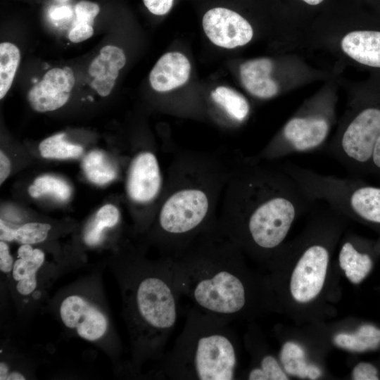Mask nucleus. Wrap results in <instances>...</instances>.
<instances>
[{"mask_svg": "<svg viewBox=\"0 0 380 380\" xmlns=\"http://www.w3.org/2000/svg\"><path fill=\"white\" fill-rule=\"evenodd\" d=\"M312 199L283 166L253 157L231 165L217 217L221 231L241 250L278 248Z\"/></svg>", "mask_w": 380, "mask_h": 380, "instance_id": "1", "label": "nucleus"}, {"mask_svg": "<svg viewBox=\"0 0 380 380\" xmlns=\"http://www.w3.org/2000/svg\"><path fill=\"white\" fill-rule=\"evenodd\" d=\"M145 246L125 243L108 261L121 295L122 316L130 344L124 376L144 379L143 367L160 361L179 316L181 294L170 257L151 260Z\"/></svg>", "mask_w": 380, "mask_h": 380, "instance_id": "2", "label": "nucleus"}, {"mask_svg": "<svg viewBox=\"0 0 380 380\" xmlns=\"http://www.w3.org/2000/svg\"><path fill=\"white\" fill-rule=\"evenodd\" d=\"M231 165L217 156L182 151L169 167L162 198L146 241L173 257L217 221Z\"/></svg>", "mask_w": 380, "mask_h": 380, "instance_id": "3", "label": "nucleus"}, {"mask_svg": "<svg viewBox=\"0 0 380 380\" xmlns=\"http://www.w3.org/2000/svg\"><path fill=\"white\" fill-rule=\"evenodd\" d=\"M241 251L217 221L170 257L175 287L203 312L232 320L243 315L250 298Z\"/></svg>", "mask_w": 380, "mask_h": 380, "instance_id": "4", "label": "nucleus"}, {"mask_svg": "<svg viewBox=\"0 0 380 380\" xmlns=\"http://www.w3.org/2000/svg\"><path fill=\"white\" fill-rule=\"evenodd\" d=\"M231 321L195 306L191 308L174 346L144 379H236L238 353Z\"/></svg>", "mask_w": 380, "mask_h": 380, "instance_id": "5", "label": "nucleus"}, {"mask_svg": "<svg viewBox=\"0 0 380 380\" xmlns=\"http://www.w3.org/2000/svg\"><path fill=\"white\" fill-rule=\"evenodd\" d=\"M100 264L64 286L50 297L46 310L70 336L87 341L110 359L115 373L123 376V347L113 322Z\"/></svg>", "mask_w": 380, "mask_h": 380, "instance_id": "6", "label": "nucleus"}, {"mask_svg": "<svg viewBox=\"0 0 380 380\" xmlns=\"http://www.w3.org/2000/svg\"><path fill=\"white\" fill-rule=\"evenodd\" d=\"M37 246L20 244L12 271L3 281L18 319L23 324L46 310L54 282L75 270L68 260L49 261L45 251Z\"/></svg>", "mask_w": 380, "mask_h": 380, "instance_id": "7", "label": "nucleus"}, {"mask_svg": "<svg viewBox=\"0 0 380 380\" xmlns=\"http://www.w3.org/2000/svg\"><path fill=\"white\" fill-rule=\"evenodd\" d=\"M165 186L160 165L151 149L139 150L132 157L126 177V193L137 210H143V229L147 227L144 213L148 210L153 220Z\"/></svg>", "mask_w": 380, "mask_h": 380, "instance_id": "8", "label": "nucleus"}, {"mask_svg": "<svg viewBox=\"0 0 380 380\" xmlns=\"http://www.w3.org/2000/svg\"><path fill=\"white\" fill-rule=\"evenodd\" d=\"M380 132V109L367 108L360 111L344 129L329 152L349 168L371 162Z\"/></svg>", "mask_w": 380, "mask_h": 380, "instance_id": "9", "label": "nucleus"}, {"mask_svg": "<svg viewBox=\"0 0 380 380\" xmlns=\"http://www.w3.org/2000/svg\"><path fill=\"white\" fill-rule=\"evenodd\" d=\"M329 262V252L322 245L309 246L302 254L293 272L290 290L294 299L307 303L322 290Z\"/></svg>", "mask_w": 380, "mask_h": 380, "instance_id": "10", "label": "nucleus"}, {"mask_svg": "<svg viewBox=\"0 0 380 380\" xmlns=\"http://www.w3.org/2000/svg\"><path fill=\"white\" fill-rule=\"evenodd\" d=\"M202 25L208 39L216 46L226 49L241 46L253 35L250 23L238 13L223 7L208 10Z\"/></svg>", "mask_w": 380, "mask_h": 380, "instance_id": "11", "label": "nucleus"}, {"mask_svg": "<svg viewBox=\"0 0 380 380\" xmlns=\"http://www.w3.org/2000/svg\"><path fill=\"white\" fill-rule=\"evenodd\" d=\"M75 82L73 71L68 66L48 70L27 93L31 108L39 113L60 108L68 101Z\"/></svg>", "mask_w": 380, "mask_h": 380, "instance_id": "12", "label": "nucleus"}, {"mask_svg": "<svg viewBox=\"0 0 380 380\" xmlns=\"http://www.w3.org/2000/svg\"><path fill=\"white\" fill-rule=\"evenodd\" d=\"M191 64L179 52H168L162 56L149 75L152 88L158 92H166L184 84L189 78Z\"/></svg>", "mask_w": 380, "mask_h": 380, "instance_id": "13", "label": "nucleus"}, {"mask_svg": "<svg viewBox=\"0 0 380 380\" xmlns=\"http://www.w3.org/2000/svg\"><path fill=\"white\" fill-rule=\"evenodd\" d=\"M125 63L126 57L122 49L112 45L103 47L89 67V74L94 77L91 87L101 96L109 95L115 86L119 70Z\"/></svg>", "mask_w": 380, "mask_h": 380, "instance_id": "14", "label": "nucleus"}, {"mask_svg": "<svg viewBox=\"0 0 380 380\" xmlns=\"http://www.w3.org/2000/svg\"><path fill=\"white\" fill-rule=\"evenodd\" d=\"M341 203L346 214L380 224V187L353 182L345 189Z\"/></svg>", "mask_w": 380, "mask_h": 380, "instance_id": "15", "label": "nucleus"}, {"mask_svg": "<svg viewBox=\"0 0 380 380\" xmlns=\"http://www.w3.org/2000/svg\"><path fill=\"white\" fill-rule=\"evenodd\" d=\"M272 61L267 58L250 60L240 66V77L245 89L260 99H270L279 91L277 83L271 78Z\"/></svg>", "mask_w": 380, "mask_h": 380, "instance_id": "16", "label": "nucleus"}, {"mask_svg": "<svg viewBox=\"0 0 380 380\" xmlns=\"http://www.w3.org/2000/svg\"><path fill=\"white\" fill-rule=\"evenodd\" d=\"M341 48L358 63L380 68V32H351L342 39Z\"/></svg>", "mask_w": 380, "mask_h": 380, "instance_id": "17", "label": "nucleus"}, {"mask_svg": "<svg viewBox=\"0 0 380 380\" xmlns=\"http://www.w3.org/2000/svg\"><path fill=\"white\" fill-rule=\"evenodd\" d=\"M120 222V213L113 204L101 207L82 232V241L89 248L101 247L106 241L108 231L115 229Z\"/></svg>", "mask_w": 380, "mask_h": 380, "instance_id": "18", "label": "nucleus"}, {"mask_svg": "<svg viewBox=\"0 0 380 380\" xmlns=\"http://www.w3.org/2000/svg\"><path fill=\"white\" fill-rule=\"evenodd\" d=\"M53 227L43 222H27L20 225L13 224L1 218L0 240L19 244L39 245L48 240Z\"/></svg>", "mask_w": 380, "mask_h": 380, "instance_id": "19", "label": "nucleus"}, {"mask_svg": "<svg viewBox=\"0 0 380 380\" xmlns=\"http://www.w3.org/2000/svg\"><path fill=\"white\" fill-rule=\"evenodd\" d=\"M35 367L32 360L11 345L1 344L0 380H24L34 377Z\"/></svg>", "mask_w": 380, "mask_h": 380, "instance_id": "20", "label": "nucleus"}, {"mask_svg": "<svg viewBox=\"0 0 380 380\" xmlns=\"http://www.w3.org/2000/svg\"><path fill=\"white\" fill-rule=\"evenodd\" d=\"M213 103L233 123H241L248 118L250 106L246 99L229 87L220 86L210 93Z\"/></svg>", "mask_w": 380, "mask_h": 380, "instance_id": "21", "label": "nucleus"}, {"mask_svg": "<svg viewBox=\"0 0 380 380\" xmlns=\"http://www.w3.org/2000/svg\"><path fill=\"white\" fill-rule=\"evenodd\" d=\"M280 361L289 374L310 379H315L321 375L317 367L307 362L304 350L295 343L286 342L283 345Z\"/></svg>", "mask_w": 380, "mask_h": 380, "instance_id": "22", "label": "nucleus"}, {"mask_svg": "<svg viewBox=\"0 0 380 380\" xmlns=\"http://www.w3.org/2000/svg\"><path fill=\"white\" fill-rule=\"evenodd\" d=\"M339 264L348 279L354 284L362 281L372 267V260L366 253L357 251L350 242H346L339 253Z\"/></svg>", "mask_w": 380, "mask_h": 380, "instance_id": "23", "label": "nucleus"}, {"mask_svg": "<svg viewBox=\"0 0 380 380\" xmlns=\"http://www.w3.org/2000/svg\"><path fill=\"white\" fill-rule=\"evenodd\" d=\"M334 342L340 348L354 352L373 350L380 345V329L371 324L362 325L354 334L336 335Z\"/></svg>", "mask_w": 380, "mask_h": 380, "instance_id": "24", "label": "nucleus"}, {"mask_svg": "<svg viewBox=\"0 0 380 380\" xmlns=\"http://www.w3.org/2000/svg\"><path fill=\"white\" fill-rule=\"evenodd\" d=\"M82 170L87 178L97 185H104L114 180L117 170L103 152L94 150L89 152L83 159Z\"/></svg>", "mask_w": 380, "mask_h": 380, "instance_id": "25", "label": "nucleus"}, {"mask_svg": "<svg viewBox=\"0 0 380 380\" xmlns=\"http://www.w3.org/2000/svg\"><path fill=\"white\" fill-rule=\"evenodd\" d=\"M42 157L49 159L77 158L83 153V148L66 140L65 133L50 136L39 145Z\"/></svg>", "mask_w": 380, "mask_h": 380, "instance_id": "26", "label": "nucleus"}, {"mask_svg": "<svg viewBox=\"0 0 380 380\" xmlns=\"http://www.w3.org/2000/svg\"><path fill=\"white\" fill-rule=\"evenodd\" d=\"M20 61L19 49L11 42L0 44V99L10 89Z\"/></svg>", "mask_w": 380, "mask_h": 380, "instance_id": "27", "label": "nucleus"}, {"mask_svg": "<svg viewBox=\"0 0 380 380\" xmlns=\"http://www.w3.org/2000/svg\"><path fill=\"white\" fill-rule=\"evenodd\" d=\"M30 196L38 198L50 195L61 201L68 200L71 196V188L63 179L51 175L37 177L28 188Z\"/></svg>", "mask_w": 380, "mask_h": 380, "instance_id": "28", "label": "nucleus"}, {"mask_svg": "<svg viewBox=\"0 0 380 380\" xmlns=\"http://www.w3.org/2000/svg\"><path fill=\"white\" fill-rule=\"evenodd\" d=\"M246 378L250 380L289 379L278 361L270 354L262 360L258 369L249 371Z\"/></svg>", "mask_w": 380, "mask_h": 380, "instance_id": "29", "label": "nucleus"}, {"mask_svg": "<svg viewBox=\"0 0 380 380\" xmlns=\"http://www.w3.org/2000/svg\"><path fill=\"white\" fill-rule=\"evenodd\" d=\"M75 23H85L92 25L95 18L100 12V6L92 1L82 0L75 6Z\"/></svg>", "mask_w": 380, "mask_h": 380, "instance_id": "30", "label": "nucleus"}, {"mask_svg": "<svg viewBox=\"0 0 380 380\" xmlns=\"http://www.w3.org/2000/svg\"><path fill=\"white\" fill-rule=\"evenodd\" d=\"M15 257L13 255L9 243L0 240V272L3 281H5L10 275Z\"/></svg>", "mask_w": 380, "mask_h": 380, "instance_id": "31", "label": "nucleus"}, {"mask_svg": "<svg viewBox=\"0 0 380 380\" xmlns=\"http://www.w3.org/2000/svg\"><path fill=\"white\" fill-rule=\"evenodd\" d=\"M378 372L376 367L368 362L357 364L353 371V379L355 380H377Z\"/></svg>", "mask_w": 380, "mask_h": 380, "instance_id": "32", "label": "nucleus"}, {"mask_svg": "<svg viewBox=\"0 0 380 380\" xmlns=\"http://www.w3.org/2000/svg\"><path fill=\"white\" fill-rule=\"evenodd\" d=\"M93 34L92 25L85 23H75L69 32L68 38L73 43H79L90 38Z\"/></svg>", "mask_w": 380, "mask_h": 380, "instance_id": "33", "label": "nucleus"}, {"mask_svg": "<svg viewBox=\"0 0 380 380\" xmlns=\"http://www.w3.org/2000/svg\"><path fill=\"white\" fill-rule=\"evenodd\" d=\"M145 6L153 14L163 15L172 8L174 0H143Z\"/></svg>", "mask_w": 380, "mask_h": 380, "instance_id": "34", "label": "nucleus"}, {"mask_svg": "<svg viewBox=\"0 0 380 380\" xmlns=\"http://www.w3.org/2000/svg\"><path fill=\"white\" fill-rule=\"evenodd\" d=\"M72 11L68 6L53 7L50 11V16L55 20L68 19L72 16Z\"/></svg>", "mask_w": 380, "mask_h": 380, "instance_id": "35", "label": "nucleus"}, {"mask_svg": "<svg viewBox=\"0 0 380 380\" xmlns=\"http://www.w3.org/2000/svg\"><path fill=\"white\" fill-rule=\"evenodd\" d=\"M11 172V163L8 156L2 151L0 152V184L7 179Z\"/></svg>", "mask_w": 380, "mask_h": 380, "instance_id": "36", "label": "nucleus"}, {"mask_svg": "<svg viewBox=\"0 0 380 380\" xmlns=\"http://www.w3.org/2000/svg\"><path fill=\"white\" fill-rule=\"evenodd\" d=\"M371 163L376 168L380 169V132L375 143Z\"/></svg>", "mask_w": 380, "mask_h": 380, "instance_id": "37", "label": "nucleus"}, {"mask_svg": "<svg viewBox=\"0 0 380 380\" xmlns=\"http://www.w3.org/2000/svg\"><path fill=\"white\" fill-rule=\"evenodd\" d=\"M303 1L310 5H317L320 4L323 0H303Z\"/></svg>", "mask_w": 380, "mask_h": 380, "instance_id": "38", "label": "nucleus"}, {"mask_svg": "<svg viewBox=\"0 0 380 380\" xmlns=\"http://www.w3.org/2000/svg\"><path fill=\"white\" fill-rule=\"evenodd\" d=\"M54 1H56V2L60 3V4H64V3H66L67 1H68L69 0H54Z\"/></svg>", "mask_w": 380, "mask_h": 380, "instance_id": "39", "label": "nucleus"}]
</instances>
